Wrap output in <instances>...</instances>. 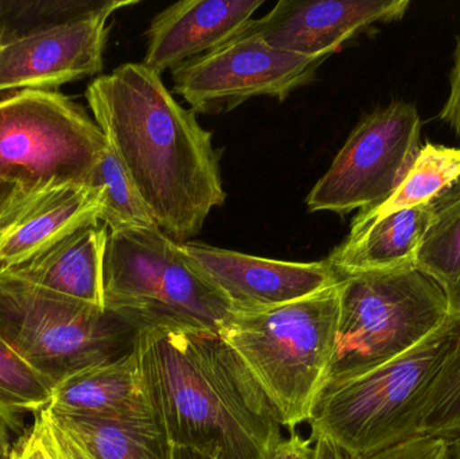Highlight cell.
<instances>
[{
  "instance_id": "cell-1",
  "label": "cell",
  "mask_w": 460,
  "mask_h": 459,
  "mask_svg": "<svg viewBox=\"0 0 460 459\" xmlns=\"http://www.w3.org/2000/svg\"><path fill=\"white\" fill-rule=\"evenodd\" d=\"M85 96L156 226L178 244L197 236L226 199L212 132L143 62L94 78Z\"/></svg>"
},
{
  "instance_id": "cell-2",
  "label": "cell",
  "mask_w": 460,
  "mask_h": 459,
  "mask_svg": "<svg viewBox=\"0 0 460 459\" xmlns=\"http://www.w3.org/2000/svg\"><path fill=\"white\" fill-rule=\"evenodd\" d=\"M135 352L154 418L172 446L221 459H260L281 425L234 350L215 331L147 329Z\"/></svg>"
},
{
  "instance_id": "cell-3",
  "label": "cell",
  "mask_w": 460,
  "mask_h": 459,
  "mask_svg": "<svg viewBox=\"0 0 460 459\" xmlns=\"http://www.w3.org/2000/svg\"><path fill=\"white\" fill-rule=\"evenodd\" d=\"M341 279L313 296L230 313L218 334L241 358L281 428L308 422L332 361Z\"/></svg>"
},
{
  "instance_id": "cell-4",
  "label": "cell",
  "mask_w": 460,
  "mask_h": 459,
  "mask_svg": "<svg viewBox=\"0 0 460 459\" xmlns=\"http://www.w3.org/2000/svg\"><path fill=\"white\" fill-rule=\"evenodd\" d=\"M453 345L450 323L402 357L319 391L310 422L350 459L424 436L427 409Z\"/></svg>"
},
{
  "instance_id": "cell-5",
  "label": "cell",
  "mask_w": 460,
  "mask_h": 459,
  "mask_svg": "<svg viewBox=\"0 0 460 459\" xmlns=\"http://www.w3.org/2000/svg\"><path fill=\"white\" fill-rule=\"evenodd\" d=\"M447 322L445 290L415 267L341 278L334 350L322 388L402 357Z\"/></svg>"
},
{
  "instance_id": "cell-6",
  "label": "cell",
  "mask_w": 460,
  "mask_h": 459,
  "mask_svg": "<svg viewBox=\"0 0 460 459\" xmlns=\"http://www.w3.org/2000/svg\"><path fill=\"white\" fill-rule=\"evenodd\" d=\"M102 298L104 309L137 331L196 329L218 333L230 314L220 293L158 226L110 232Z\"/></svg>"
},
{
  "instance_id": "cell-7",
  "label": "cell",
  "mask_w": 460,
  "mask_h": 459,
  "mask_svg": "<svg viewBox=\"0 0 460 459\" xmlns=\"http://www.w3.org/2000/svg\"><path fill=\"white\" fill-rule=\"evenodd\" d=\"M108 140L83 107L57 91L0 99V188L26 202L62 186H91Z\"/></svg>"
},
{
  "instance_id": "cell-8",
  "label": "cell",
  "mask_w": 460,
  "mask_h": 459,
  "mask_svg": "<svg viewBox=\"0 0 460 459\" xmlns=\"http://www.w3.org/2000/svg\"><path fill=\"white\" fill-rule=\"evenodd\" d=\"M137 331L115 313L0 271V337L56 387L132 352Z\"/></svg>"
},
{
  "instance_id": "cell-9",
  "label": "cell",
  "mask_w": 460,
  "mask_h": 459,
  "mask_svg": "<svg viewBox=\"0 0 460 459\" xmlns=\"http://www.w3.org/2000/svg\"><path fill=\"white\" fill-rule=\"evenodd\" d=\"M415 105L394 102L367 115L305 199L310 212L348 215L378 207L394 193L420 151Z\"/></svg>"
},
{
  "instance_id": "cell-10",
  "label": "cell",
  "mask_w": 460,
  "mask_h": 459,
  "mask_svg": "<svg viewBox=\"0 0 460 459\" xmlns=\"http://www.w3.org/2000/svg\"><path fill=\"white\" fill-rule=\"evenodd\" d=\"M324 59L279 50L241 31L220 48L174 67L172 86L194 112L218 115L253 97L284 102L314 81Z\"/></svg>"
},
{
  "instance_id": "cell-11",
  "label": "cell",
  "mask_w": 460,
  "mask_h": 459,
  "mask_svg": "<svg viewBox=\"0 0 460 459\" xmlns=\"http://www.w3.org/2000/svg\"><path fill=\"white\" fill-rule=\"evenodd\" d=\"M137 2H102L66 21L0 40V92L56 91L104 67V50L115 11Z\"/></svg>"
},
{
  "instance_id": "cell-12",
  "label": "cell",
  "mask_w": 460,
  "mask_h": 459,
  "mask_svg": "<svg viewBox=\"0 0 460 459\" xmlns=\"http://www.w3.org/2000/svg\"><path fill=\"white\" fill-rule=\"evenodd\" d=\"M178 248L220 293L230 313L297 301L341 279L326 259L313 263L273 260L196 242L182 243Z\"/></svg>"
},
{
  "instance_id": "cell-13",
  "label": "cell",
  "mask_w": 460,
  "mask_h": 459,
  "mask_svg": "<svg viewBox=\"0 0 460 459\" xmlns=\"http://www.w3.org/2000/svg\"><path fill=\"white\" fill-rule=\"evenodd\" d=\"M410 4V0H280L243 31L279 50L327 58L367 27L400 21Z\"/></svg>"
},
{
  "instance_id": "cell-14",
  "label": "cell",
  "mask_w": 460,
  "mask_h": 459,
  "mask_svg": "<svg viewBox=\"0 0 460 459\" xmlns=\"http://www.w3.org/2000/svg\"><path fill=\"white\" fill-rule=\"evenodd\" d=\"M264 0H183L155 15L147 30L146 66L162 73L237 37Z\"/></svg>"
},
{
  "instance_id": "cell-15",
  "label": "cell",
  "mask_w": 460,
  "mask_h": 459,
  "mask_svg": "<svg viewBox=\"0 0 460 459\" xmlns=\"http://www.w3.org/2000/svg\"><path fill=\"white\" fill-rule=\"evenodd\" d=\"M102 189H54L18 207L0 224V271L15 269L81 226L100 221Z\"/></svg>"
},
{
  "instance_id": "cell-16",
  "label": "cell",
  "mask_w": 460,
  "mask_h": 459,
  "mask_svg": "<svg viewBox=\"0 0 460 459\" xmlns=\"http://www.w3.org/2000/svg\"><path fill=\"white\" fill-rule=\"evenodd\" d=\"M58 417L155 420L137 352L77 372L54 387L46 407Z\"/></svg>"
},
{
  "instance_id": "cell-17",
  "label": "cell",
  "mask_w": 460,
  "mask_h": 459,
  "mask_svg": "<svg viewBox=\"0 0 460 459\" xmlns=\"http://www.w3.org/2000/svg\"><path fill=\"white\" fill-rule=\"evenodd\" d=\"M432 212L434 201L384 217H356L345 242L326 260L340 278L415 267Z\"/></svg>"
},
{
  "instance_id": "cell-18",
  "label": "cell",
  "mask_w": 460,
  "mask_h": 459,
  "mask_svg": "<svg viewBox=\"0 0 460 459\" xmlns=\"http://www.w3.org/2000/svg\"><path fill=\"white\" fill-rule=\"evenodd\" d=\"M110 229L92 223L8 269L26 282L84 304L104 307L102 269Z\"/></svg>"
},
{
  "instance_id": "cell-19",
  "label": "cell",
  "mask_w": 460,
  "mask_h": 459,
  "mask_svg": "<svg viewBox=\"0 0 460 459\" xmlns=\"http://www.w3.org/2000/svg\"><path fill=\"white\" fill-rule=\"evenodd\" d=\"M49 414L75 434L93 459H172V442L155 420L119 422Z\"/></svg>"
},
{
  "instance_id": "cell-20",
  "label": "cell",
  "mask_w": 460,
  "mask_h": 459,
  "mask_svg": "<svg viewBox=\"0 0 460 459\" xmlns=\"http://www.w3.org/2000/svg\"><path fill=\"white\" fill-rule=\"evenodd\" d=\"M460 180V148L427 143L420 148L412 167L388 199L370 209L359 210L357 218L384 217L400 210L412 209L437 199Z\"/></svg>"
},
{
  "instance_id": "cell-21",
  "label": "cell",
  "mask_w": 460,
  "mask_h": 459,
  "mask_svg": "<svg viewBox=\"0 0 460 459\" xmlns=\"http://www.w3.org/2000/svg\"><path fill=\"white\" fill-rule=\"evenodd\" d=\"M415 267L445 291L460 279V180L434 199Z\"/></svg>"
},
{
  "instance_id": "cell-22",
  "label": "cell",
  "mask_w": 460,
  "mask_h": 459,
  "mask_svg": "<svg viewBox=\"0 0 460 459\" xmlns=\"http://www.w3.org/2000/svg\"><path fill=\"white\" fill-rule=\"evenodd\" d=\"M91 186L102 189L100 223L110 232L155 228L150 209L110 145L94 170Z\"/></svg>"
},
{
  "instance_id": "cell-23",
  "label": "cell",
  "mask_w": 460,
  "mask_h": 459,
  "mask_svg": "<svg viewBox=\"0 0 460 459\" xmlns=\"http://www.w3.org/2000/svg\"><path fill=\"white\" fill-rule=\"evenodd\" d=\"M445 293L453 345L447 364L429 399L424 436L450 438L460 430V279Z\"/></svg>"
},
{
  "instance_id": "cell-24",
  "label": "cell",
  "mask_w": 460,
  "mask_h": 459,
  "mask_svg": "<svg viewBox=\"0 0 460 459\" xmlns=\"http://www.w3.org/2000/svg\"><path fill=\"white\" fill-rule=\"evenodd\" d=\"M53 390L54 385L0 337V410L11 415L40 412L50 403Z\"/></svg>"
},
{
  "instance_id": "cell-25",
  "label": "cell",
  "mask_w": 460,
  "mask_h": 459,
  "mask_svg": "<svg viewBox=\"0 0 460 459\" xmlns=\"http://www.w3.org/2000/svg\"><path fill=\"white\" fill-rule=\"evenodd\" d=\"M35 414L34 425L13 444L10 459H59L42 410Z\"/></svg>"
},
{
  "instance_id": "cell-26",
  "label": "cell",
  "mask_w": 460,
  "mask_h": 459,
  "mask_svg": "<svg viewBox=\"0 0 460 459\" xmlns=\"http://www.w3.org/2000/svg\"><path fill=\"white\" fill-rule=\"evenodd\" d=\"M447 438L421 436L362 459H443Z\"/></svg>"
},
{
  "instance_id": "cell-27",
  "label": "cell",
  "mask_w": 460,
  "mask_h": 459,
  "mask_svg": "<svg viewBox=\"0 0 460 459\" xmlns=\"http://www.w3.org/2000/svg\"><path fill=\"white\" fill-rule=\"evenodd\" d=\"M42 412L45 415L46 422H48L49 431H50L54 446L58 452L59 459H93L75 434L57 423L46 410H42Z\"/></svg>"
},
{
  "instance_id": "cell-28",
  "label": "cell",
  "mask_w": 460,
  "mask_h": 459,
  "mask_svg": "<svg viewBox=\"0 0 460 459\" xmlns=\"http://www.w3.org/2000/svg\"><path fill=\"white\" fill-rule=\"evenodd\" d=\"M450 96L443 107L440 119L451 127L460 139V35L454 53V67L450 77Z\"/></svg>"
},
{
  "instance_id": "cell-29",
  "label": "cell",
  "mask_w": 460,
  "mask_h": 459,
  "mask_svg": "<svg viewBox=\"0 0 460 459\" xmlns=\"http://www.w3.org/2000/svg\"><path fill=\"white\" fill-rule=\"evenodd\" d=\"M260 459H315V446L311 439H305L297 434L280 442Z\"/></svg>"
},
{
  "instance_id": "cell-30",
  "label": "cell",
  "mask_w": 460,
  "mask_h": 459,
  "mask_svg": "<svg viewBox=\"0 0 460 459\" xmlns=\"http://www.w3.org/2000/svg\"><path fill=\"white\" fill-rule=\"evenodd\" d=\"M18 415L7 414L0 410V459H10L15 444L11 437L13 433H18Z\"/></svg>"
},
{
  "instance_id": "cell-31",
  "label": "cell",
  "mask_w": 460,
  "mask_h": 459,
  "mask_svg": "<svg viewBox=\"0 0 460 459\" xmlns=\"http://www.w3.org/2000/svg\"><path fill=\"white\" fill-rule=\"evenodd\" d=\"M315 446V459H350L337 445L332 444L330 439L324 437L313 438Z\"/></svg>"
},
{
  "instance_id": "cell-32",
  "label": "cell",
  "mask_w": 460,
  "mask_h": 459,
  "mask_svg": "<svg viewBox=\"0 0 460 459\" xmlns=\"http://www.w3.org/2000/svg\"><path fill=\"white\" fill-rule=\"evenodd\" d=\"M172 459H221L207 453L197 452L188 447L172 446Z\"/></svg>"
},
{
  "instance_id": "cell-33",
  "label": "cell",
  "mask_w": 460,
  "mask_h": 459,
  "mask_svg": "<svg viewBox=\"0 0 460 459\" xmlns=\"http://www.w3.org/2000/svg\"><path fill=\"white\" fill-rule=\"evenodd\" d=\"M443 459H460V430L447 438V446H446Z\"/></svg>"
},
{
  "instance_id": "cell-34",
  "label": "cell",
  "mask_w": 460,
  "mask_h": 459,
  "mask_svg": "<svg viewBox=\"0 0 460 459\" xmlns=\"http://www.w3.org/2000/svg\"><path fill=\"white\" fill-rule=\"evenodd\" d=\"M11 193L10 191L4 190V189L0 188V210H2L3 207L10 202Z\"/></svg>"
}]
</instances>
